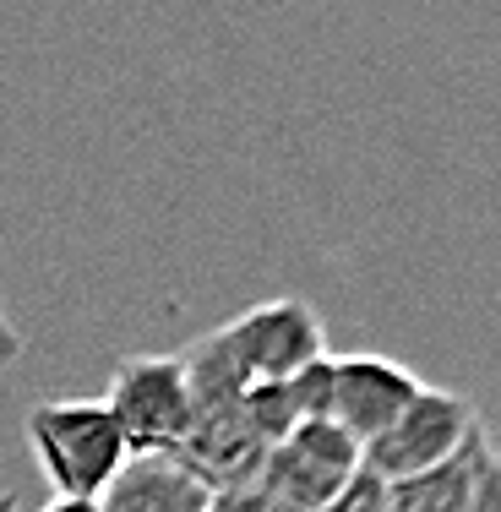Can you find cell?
Masks as SVG:
<instances>
[{
  "mask_svg": "<svg viewBox=\"0 0 501 512\" xmlns=\"http://www.w3.org/2000/svg\"><path fill=\"white\" fill-rule=\"evenodd\" d=\"M289 398H295L300 425L305 420H327V414H333V355L300 365V371L289 376Z\"/></svg>",
  "mask_w": 501,
  "mask_h": 512,
  "instance_id": "obj_10",
  "label": "cell"
},
{
  "mask_svg": "<svg viewBox=\"0 0 501 512\" xmlns=\"http://www.w3.org/2000/svg\"><path fill=\"white\" fill-rule=\"evenodd\" d=\"M17 360H22V333H17V322H11L6 300H0V365H17Z\"/></svg>",
  "mask_w": 501,
  "mask_h": 512,
  "instance_id": "obj_14",
  "label": "cell"
},
{
  "mask_svg": "<svg viewBox=\"0 0 501 512\" xmlns=\"http://www.w3.org/2000/svg\"><path fill=\"white\" fill-rule=\"evenodd\" d=\"M469 512H501V453L485 463L480 491H474V507H469Z\"/></svg>",
  "mask_w": 501,
  "mask_h": 512,
  "instance_id": "obj_13",
  "label": "cell"
},
{
  "mask_svg": "<svg viewBox=\"0 0 501 512\" xmlns=\"http://www.w3.org/2000/svg\"><path fill=\"white\" fill-rule=\"evenodd\" d=\"M354 474H360V442L333 420H305L278 447H267L256 485L289 512H327Z\"/></svg>",
  "mask_w": 501,
  "mask_h": 512,
  "instance_id": "obj_5",
  "label": "cell"
},
{
  "mask_svg": "<svg viewBox=\"0 0 501 512\" xmlns=\"http://www.w3.org/2000/svg\"><path fill=\"white\" fill-rule=\"evenodd\" d=\"M420 387L425 382L414 371H403L398 360L333 355V414H327V420L365 447V442H376L403 409H409V398L420 393Z\"/></svg>",
  "mask_w": 501,
  "mask_h": 512,
  "instance_id": "obj_6",
  "label": "cell"
},
{
  "mask_svg": "<svg viewBox=\"0 0 501 512\" xmlns=\"http://www.w3.org/2000/svg\"><path fill=\"white\" fill-rule=\"evenodd\" d=\"M327 512H393V491H387L382 474H371L360 463V474H354L344 491L333 496V507H327Z\"/></svg>",
  "mask_w": 501,
  "mask_h": 512,
  "instance_id": "obj_11",
  "label": "cell"
},
{
  "mask_svg": "<svg viewBox=\"0 0 501 512\" xmlns=\"http://www.w3.org/2000/svg\"><path fill=\"white\" fill-rule=\"evenodd\" d=\"M213 512H289V507L273 502V496L251 480V485H235V491H218L213 496Z\"/></svg>",
  "mask_w": 501,
  "mask_h": 512,
  "instance_id": "obj_12",
  "label": "cell"
},
{
  "mask_svg": "<svg viewBox=\"0 0 501 512\" xmlns=\"http://www.w3.org/2000/svg\"><path fill=\"white\" fill-rule=\"evenodd\" d=\"M491 458H496V442L480 431L463 453H452L447 463H436V469L409 474V480H387L393 512H469L474 491H480V474Z\"/></svg>",
  "mask_w": 501,
  "mask_h": 512,
  "instance_id": "obj_8",
  "label": "cell"
},
{
  "mask_svg": "<svg viewBox=\"0 0 501 512\" xmlns=\"http://www.w3.org/2000/svg\"><path fill=\"white\" fill-rule=\"evenodd\" d=\"M22 431H28V447L39 458L44 480L55 485V496H71V502H99L115 485V474L131 463V447L120 436V425L93 398L33 404Z\"/></svg>",
  "mask_w": 501,
  "mask_h": 512,
  "instance_id": "obj_1",
  "label": "cell"
},
{
  "mask_svg": "<svg viewBox=\"0 0 501 512\" xmlns=\"http://www.w3.org/2000/svg\"><path fill=\"white\" fill-rule=\"evenodd\" d=\"M246 420H251V431L262 436L267 447L284 442V436L300 425L295 398H289V382H251L246 387Z\"/></svg>",
  "mask_w": 501,
  "mask_h": 512,
  "instance_id": "obj_9",
  "label": "cell"
},
{
  "mask_svg": "<svg viewBox=\"0 0 501 512\" xmlns=\"http://www.w3.org/2000/svg\"><path fill=\"white\" fill-rule=\"evenodd\" d=\"M480 409L463 393H447V387H420L409 398V409L387 425L376 442L360 447V463L382 480H409V474H425L436 463H447L452 453L480 436Z\"/></svg>",
  "mask_w": 501,
  "mask_h": 512,
  "instance_id": "obj_4",
  "label": "cell"
},
{
  "mask_svg": "<svg viewBox=\"0 0 501 512\" xmlns=\"http://www.w3.org/2000/svg\"><path fill=\"white\" fill-rule=\"evenodd\" d=\"M0 512H17V496L11 491H0Z\"/></svg>",
  "mask_w": 501,
  "mask_h": 512,
  "instance_id": "obj_16",
  "label": "cell"
},
{
  "mask_svg": "<svg viewBox=\"0 0 501 512\" xmlns=\"http://www.w3.org/2000/svg\"><path fill=\"white\" fill-rule=\"evenodd\" d=\"M224 360L240 371V382H289L300 365L322 360L327 355V333H322V316H316L305 300H262V306L229 316L224 327H213Z\"/></svg>",
  "mask_w": 501,
  "mask_h": 512,
  "instance_id": "obj_3",
  "label": "cell"
},
{
  "mask_svg": "<svg viewBox=\"0 0 501 512\" xmlns=\"http://www.w3.org/2000/svg\"><path fill=\"white\" fill-rule=\"evenodd\" d=\"M104 512H207L213 491L191 480L175 458H131L99 496Z\"/></svg>",
  "mask_w": 501,
  "mask_h": 512,
  "instance_id": "obj_7",
  "label": "cell"
},
{
  "mask_svg": "<svg viewBox=\"0 0 501 512\" xmlns=\"http://www.w3.org/2000/svg\"><path fill=\"white\" fill-rule=\"evenodd\" d=\"M120 425L131 458H169L191 431V382L180 355H137L109 376L99 398Z\"/></svg>",
  "mask_w": 501,
  "mask_h": 512,
  "instance_id": "obj_2",
  "label": "cell"
},
{
  "mask_svg": "<svg viewBox=\"0 0 501 512\" xmlns=\"http://www.w3.org/2000/svg\"><path fill=\"white\" fill-rule=\"evenodd\" d=\"M207 512H213V507H207Z\"/></svg>",
  "mask_w": 501,
  "mask_h": 512,
  "instance_id": "obj_17",
  "label": "cell"
},
{
  "mask_svg": "<svg viewBox=\"0 0 501 512\" xmlns=\"http://www.w3.org/2000/svg\"><path fill=\"white\" fill-rule=\"evenodd\" d=\"M44 512H104V507H99V502H71V496H55Z\"/></svg>",
  "mask_w": 501,
  "mask_h": 512,
  "instance_id": "obj_15",
  "label": "cell"
}]
</instances>
